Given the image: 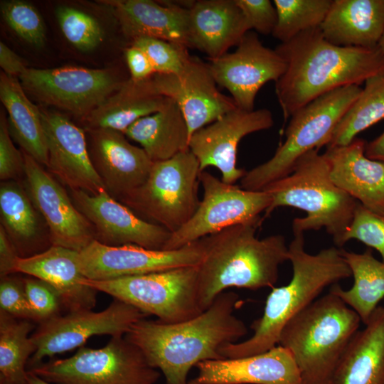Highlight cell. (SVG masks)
Returning a JSON list of instances; mask_svg holds the SVG:
<instances>
[{
    "label": "cell",
    "mask_w": 384,
    "mask_h": 384,
    "mask_svg": "<svg viewBox=\"0 0 384 384\" xmlns=\"http://www.w3.org/2000/svg\"><path fill=\"white\" fill-rule=\"evenodd\" d=\"M218 85L231 95L236 107L253 111L256 95L270 81L275 82L285 72L284 60L275 49L265 46L257 33L248 31L236 49L208 63Z\"/></svg>",
    "instance_id": "cell-16"
},
{
    "label": "cell",
    "mask_w": 384,
    "mask_h": 384,
    "mask_svg": "<svg viewBox=\"0 0 384 384\" xmlns=\"http://www.w3.org/2000/svg\"><path fill=\"white\" fill-rule=\"evenodd\" d=\"M149 316L133 306L114 299L104 310L69 311L38 324L31 334L36 351L28 362V370L46 358L80 348L92 336H124L138 321Z\"/></svg>",
    "instance_id": "cell-13"
},
{
    "label": "cell",
    "mask_w": 384,
    "mask_h": 384,
    "mask_svg": "<svg viewBox=\"0 0 384 384\" xmlns=\"http://www.w3.org/2000/svg\"><path fill=\"white\" fill-rule=\"evenodd\" d=\"M0 216L1 225L20 257H31L47 250L46 241H50L45 237L43 225L46 224L23 183L14 180L1 181Z\"/></svg>",
    "instance_id": "cell-30"
},
{
    "label": "cell",
    "mask_w": 384,
    "mask_h": 384,
    "mask_svg": "<svg viewBox=\"0 0 384 384\" xmlns=\"http://www.w3.org/2000/svg\"><path fill=\"white\" fill-rule=\"evenodd\" d=\"M156 91L173 100L187 122L190 137L237 107L218 88L208 63L191 56L176 74L155 73L151 77Z\"/></svg>",
    "instance_id": "cell-19"
},
{
    "label": "cell",
    "mask_w": 384,
    "mask_h": 384,
    "mask_svg": "<svg viewBox=\"0 0 384 384\" xmlns=\"http://www.w3.org/2000/svg\"><path fill=\"white\" fill-rule=\"evenodd\" d=\"M70 197L92 225L95 240L104 245H135L150 250H163L171 236L169 230L142 218L107 191L90 194L70 190Z\"/></svg>",
    "instance_id": "cell-18"
},
{
    "label": "cell",
    "mask_w": 384,
    "mask_h": 384,
    "mask_svg": "<svg viewBox=\"0 0 384 384\" xmlns=\"http://www.w3.org/2000/svg\"><path fill=\"white\" fill-rule=\"evenodd\" d=\"M378 48L384 53V33L379 41Z\"/></svg>",
    "instance_id": "cell-50"
},
{
    "label": "cell",
    "mask_w": 384,
    "mask_h": 384,
    "mask_svg": "<svg viewBox=\"0 0 384 384\" xmlns=\"http://www.w3.org/2000/svg\"><path fill=\"white\" fill-rule=\"evenodd\" d=\"M342 255L353 277V284L346 290L337 283L329 290L356 311L366 325L384 298V262L375 258L370 249L363 253L342 250Z\"/></svg>",
    "instance_id": "cell-33"
},
{
    "label": "cell",
    "mask_w": 384,
    "mask_h": 384,
    "mask_svg": "<svg viewBox=\"0 0 384 384\" xmlns=\"http://www.w3.org/2000/svg\"><path fill=\"white\" fill-rule=\"evenodd\" d=\"M250 29L262 35L272 34L277 21L276 8L270 0H235Z\"/></svg>",
    "instance_id": "cell-44"
},
{
    "label": "cell",
    "mask_w": 384,
    "mask_h": 384,
    "mask_svg": "<svg viewBox=\"0 0 384 384\" xmlns=\"http://www.w3.org/2000/svg\"><path fill=\"white\" fill-rule=\"evenodd\" d=\"M251 31L235 0L191 1L188 7L189 48L214 60L237 46Z\"/></svg>",
    "instance_id": "cell-25"
},
{
    "label": "cell",
    "mask_w": 384,
    "mask_h": 384,
    "mask_svg": "<svg viewBox=\"0 0 384 384\" xmlns=\"http://www.w3.org/2000/svg\"><path fill=\"white\" fill-rule=\"evenodd\" d=\"M1 13L7 25L23 41L37 47L46 42V27L38 10L21 0L1 1Z\"/></svg>",
    "instance_id": "cell-38"
},
{
    "label": "cell",
    "mask_w": 384,
    "mask_h": 384,
    "mask_svg": "<svg viewBox=\"0 0 384 384\" xmlns=\"http://www.w3.org/2000/svg\"><path fill=\"white\" fill-rule=\"evenodd\" d=\"M129 45L143 50L159 74L180 73L191 56L186 46L158 38H138Z\"/></svg>",
    "instance_id": "cell-39"
},
{
    "label": "cell",
    "mask_w": 384,
    "mask_h": 384,
    "mask_svg": "<svg viewBox=\"0 0 384 384\" xmlns=\"http://www.w3.org/2000/svg\"><path fill=\"white\" fill-rule=\"evenodd\" d=\"M22 152V183L47 225L51 245L81 251L95 240L92 225L59 181L32 156Z\"/></svg>",
    "instance_id": "cell-15"
},
{
    "label": "cell",
    "mask_w": 384,
    "mask_h": 384,
    "mask_svg": "<svg viewBox=\"0 0 384 384\" xmlns=\"http://www.w3.org/2000/svg\"><path fill=\"white\" fill-rule=\"evenodd\" d=\"M263 190L271 195L272 203L262 220L278 207H293L306 213L305 217L294 219L293 233L324 228L336 246L345 244L344 235L358 201L334 183L328 161L319 150L304 154L291 174Z\"/></svg>",
    "instance_id": "cell-6"
},
{
    "label": "cell",
    "mask_w": 384,
    "mask_h": 384,
    "mask_svg": "<svg viewBox=\"0 0 384 384\" xmlns=\"http://www.w3.org/2000/svg\"><path fill=\"white\" fill-rule=\"evenodd\" d=\"M365 154L370 159L384 162V132L370 142L367 143Z\"/></svg>",
    "instance_id": "cell-48"
},
{
    "label": "cell",
    "mask_w": 384,
    "mask_h": 384,
    "mask_svg": "<svg viewBox=\"0 0 384 384\" xmlns=\"http://www.w3.org/2000/svg\"><path fill=\"white\" fill-rule=\"evenodd\" d=\"M78 254V251L51 245L35 255L19 257L16 270L51 285L68 312L92 309L97 291L83 283L85 277L80 271Z\"/></svg>",
    "instance_id": "cell-26"
},
{
    "label": "cell",
    "mask_w": 384,
    "mask_h": 384,
    "mask_svg": "<svg viewBox=\"0 0 384 384\" xmlns=\"http://www.w3.org/2000/svg\"><path fill=\"white\" fill-rule=\"evenodd\" d=\"M198 266L83 283L154 315L158 321L175 324L203 312L198 297Z\"/></svg>",
    "instance_id": "cell-10"
},
{
    "label": "cell",
    "mask_w": 384,
    "mask_h": 384,
    "mask_svg": "<svg viewBox=\"0 0 384 384\" xmlns=\"http://www.w3.org/2000/svg\"><path fill=\"white\" fill-rule=\"evenodd\" d=\"M333 0H274L277 21L272 36L285 43L299 33L319 28Z\"/></svg>",
    "instance_id": "cell-36"
},
{
    "label": "cell",
    "mask_w": 384,
    "mask_h": 384,
    "mask_svg": "<svg viewBox=\"0 0 384 384\" xmlns=\"http://www.w3.org/2000/svg\"><path fill=\"white\" fill-rule=\"evenodd\" d=\"M361 90L356 85L339 87L295 112L285 129V141L270 159L246 172L240 179V188L262 191L291 174L304 154L326 146L337 124Z\"/></svg>",
    "instance_id": "cell-7"
},
{
    "label": "cell",
    "mask_w": 384,
    "mask_h": 384,
    "mask_svg": "<svg viewBox=\"0 0 384 384\" xmlns=\"http://www.w3.org/2000/svg\"><path fill=\"white\" fill-rule=\"evenodd\" d=\"M23 283L34 322L38 324L61 314L60 297L51 285L33 277L23 278Z\"/></svg>",
    "instance_id": "cell-41"
},
{
    "label": "cell",
    "mask_w": 384,
    "mask_h": 384,
    "mask_svg": "<svg viewBox=\"0 0 384 384\" xmlns=\"http://www.w3.org/2000/svg\"><path fill=\"white\" fill-rule=\"evenodd\" d=\"M361 321L356 312L329 290L286 324L278 345L292 353L302 384H331Z\"/></svg>",
    "instance_id": "cell-5"
},
{
    "label": "cell",
    "mask_w": 384,
    "mask_h": 384,
    "mask_svg": "<svg viewBox=\"0 0 384 384\" xmlns=\"http://www.w3.org/2000/svg\"><path fill=\"white\" fill-rule=\"evenodd\" d=\"M286 63L275 82L284 122L320 96L356 85L384 73V53L378 48L334 45L319 28L304 31L275 48Z\"/></svg>",
    "instance_id": "cell-2"
},
{
    "label": "cell",
    "mask_w": 384,
    "mask_h": 384,
    "mask_svg": "<svg viewBox=\"0 0 384 384\" xmlns=\"http://www.w3.org/2000/svg\"><path fill=\"white\" fill-rule=\"evenodd\" d=\"M88 151L107 192L119 201L147 178L154 162L127 137L110 129H86Z\"/></svg>",
    "instance_id": "cell-21"
},
{
    "label": "cell",
    "mask_w": 384,
    "mask_h": 384,
    "mask_svg": "<svg viewBox=\"0 0 384 384\" xmlns=\"http://www.w3.org/2000/svg\"><path fill=\"white\" fill-rule=\"evenodd\" d=\"M384 119V73L365 81V86L341 117L326 145L339 146L351 143L356 135Z\"/></svg>",
    "instance_id": "cell-35"
},
{
    "label": "cell",
    "mask_w": 384,
    "mask_h": 384,
    "mask_svg": "<svg viewBox=\"0 0 384 384\" xmlns=\"http://www.w3.org/2000/svg\"><path fill=\"white\" fill-rule=\"evenodd\" d=\"M124 134L139 144L154 163L189 150L187 122L176 102L168 97L158 112L138 119Z\"/></svg>",
    "instance_id": "cell-31"
},
{
    "label": "cell",
    "mask_w": 384,
    "mask_h": 384,
    "mask_svg": "<svg viewBox=\"0 0 384 384\" xmlns=\"http://www.w3.org/2000/svg\"><path fill=\"white\" fill-rule=\"evenodd\" d=\"M24 175L23 152L14 146L4 111L0 114V179L18 181Z\"/></svg>",
    "instance_id": "cell-42"
},
{
    "label": "cell",
    "mask_w": 384,
    "mask_h": 384,
    "mask_svg": "<svg viewBox=\"0 0 384 384\" xmlns=\"http://www.w3.org/2000/svg\"><path fill=\"white\" fill-rule=\"evenodd\" d=\"M351 239L376 250L384 262V216L373 213L358 202L344 235V243Z\"/></svg>",
    "instance_id": "cell-40"
},
{
    "label": "cell",
    "mask_w": 384,
    "mask_h": 384,
    "mask_svg": "<svg viewBox=\"0 0 384 384\" xmlns=\"http://www.w3.org/2000/svg\"><path fill=\"white\" fill-rule=\"evenodd\" d=\"M128 45L142 37L161 39L189 48L188 7L151 0H106Z\"/></svg>",
    "instance_id": "cell-24"
},
{
    "label": "cell",
    "mask_w": 384,
    "mask_h": 384,
    "mask_svg": "<svg viewBox=\"0 0 384 384\" xmlns=\"http://www.w3.org/2000/svg\"><path fill=\"white\" fill-rule=\"evenodd\" d=\"M365 326L347 346L331 384H384V306H378Z\"/></svg>",
    "instance_id": "cell-28"
},
{
    "label": "cell",
    "mask_w": 384,
    "mask_h": 384,
    "mask_svg": "<svg viewBox=\"0 0 384 384\" xmlns=\"http://www.w3.org/2000/svg\"><path fill=\"white\" fill-rule=\"evenodd\" d=\"M262 220L235 225L203 238L198 265V297L202 311L230 287L273 288L280 265L289 260L284 236H256Z\"/></svg>",
    "instance_id": "cell-3"
},
{
    "label": "cell",
    "mask_w": 384,
    "mask_h": 384,
    "mask_svg": "<svg viewBox=\"0 0 384 384\" xmlns=\"http://www.w3.org/2000/svg\"><path fill=\"white\" fill-rule=\"evenodd\" d=\"M273 124L272 114L267 109L248 112L236 107L193 132L189 150L198 159L201 171L214 166L221 172L223 182L233 184L247 172L236 166L239 142L244 137Z\"/></svg>",
    "instance_id": "cell-17"
},
{
    "label": "cell",
    "mask_w": 384,
    "mask_h": 384,
    "mask_svg": "<svg viewBox=\"0 0 384 384\" xmlns=\"http://www.w3.org/2000/svg\"><path fill=\"white\" fill-rule=\"evenodd\" d=\"M204 252L203 238L175 250H150L135 245L110 246L94 240L79 252L83 276L104 281L198 266Z\"/></svg>",
    "instance_id": "cell-14"
},
{
    "label": "cell",
    "mask_w": 384,
    "mask_h": 384,
    "mask_svg": "<svg viewBox=\"0 0 384 384\" xmlns=\"http://www.w3.org/2000/svg\"><path fill=\"white\" fill-rule=\"evenodd\" d=\"M166 99L156 91L151 78H129L81 122L85 130L110 129L124 134L138 119L158 112Z\"/></svg>",
    "instance_id": "cell-29"
},
{
    "label": "cell",
    "mask_w": 384,
    "mask_h": 384,
    "mask_svg": "<svg viewBox=\"0 0 384 384\" xmlns=\"http://www.w3.org/2000/svg\"><path fill=\"white\" fill-rule=\"evenodd\" d=\"M0 66L3 73L16 78L28 68L25 61L3 42L0 43Z\"/></svg>",
    "instance_id": "cell-47"
},
{
    "label": "cell",
    "mask_w": 384,
    "mask_h": 384,
    "mask_svg": "<svg viewBox=\"0 0 384 384\" xmlns=\"http://www.w3.org/2000/svg\"><path fill=\"white\" fill-rule=\"evenodd\" d=\"M366 142L355 138L329 146L325 156L334 183L373 213L384 216V162L368 158Z\"/></svg>",
    "instance_id": "cell-23"
},
{
    "label": "cell",
    "mask_w": 384,
    "mask_h": 384,
    "mask_svg": "<svg viewBox=\"0 0 384 384\" xmlns=\"http://www.w3.org/2000/svg\"><path fill=\"white\" fill-rule=\"evenodd\" d=\"M33 321L0 310V384H28L26 366L36 351Z\"/></svg>",
    "instance_id": "cell-34"
},
{
    "label": "cell",
    "mask_w": 384,
    "mask_h": 384,
    "mask_svg": "<svg viewBox=\"0 0 384 384\" xmlns=\"http://www.w3.org/2000/svg\"><path fill=\"white\" fill-rule=\"evenodd\" d=\"M25 92L40 103L66 111L81 121L127 79L105 69L28 68L19 77Z\"/></svg>",
    "instance_id": "cell-12"
},
{
    "label": "cell",
    "mask_w": 384,
    "mask_h": 384,
    "mask_svg": "<svg viewBox=\"0 0 384 384\" xmlns=\"http://www.w3.org/2000/svg\"><path fill=\"white\" fill-rule=\"evenodd\" d=\"M288 255L293 270L290 282L272 288L262 316L251 325L254 333L249 338L220 348L224 358L253 356L277 346L284 326L292 317L316 300L325 288L351 276L341 249L331 247L309 254L304 249L303 233H294Z\"/></svg>",
    "instance_id": "cell-4"
},
{
    "label": "cell",
    "mask_w": 384,
    "mask_h": 384,
    "mask_svg": "<svg viewBox=\"0 0 384 384\" xmlns=\"http://www.w3.org/2000/svg\"><path fill=\"white\" fill-rule=\"evenodd\" d=\"M200 164L190 150L154 162L146 181L119 200L142 218L173 233L193 215L200 201Z\"/></svg>",
    "instance_id": "cell-8"
},
{
    "label": "cell",
    "mask_w": 384,
    "mask_h": 384,
    "mask_svg": "<svg viewBox=\"0 0 384 384\" xmlns=\"http://www.w3.org/2000/svg\"><path fill=\"white\" fill-rule=\"evenodd\" d=\"M240 301L234 292L220 294L198 316L175 324L141 319L124 337L160 370L164 384H188V374L200 362L224 358L219 351L247 334L245 323L234 314Z\"/></svg>",
    "instance_id": "cell-1"
},
{
    "label": "cell",
    "mask_w": 384,
    "mask_h": 384,
    "mask_svg": "<svg viewBox=\"0 0 384 384\" xmlns=\"http://www.w3.org/2000/svg\"><path fill=\"white\" fill-rule=\"evenodd\" d=\"M47 149V170L70 190L106 191L91 161L85 133L65 115L40 108Z\"/></svg>",
    "instance_id": "cell-20"
},
{
    "label": "cell",
    "mask_w": 384,
    "mask_h": 384,
    "mask_svg": "<svg viewBox=\"0 0 384 384\" xmlns=\"http://www.w3.org/2000/svg\"><path fill=\"white\" fill-rule=\"evenodd\" d=\"M319 28L336 46L378 48L384 33V0H333Z\"/></svg>",
    "instance_id": "cell-27"
},
{
    "label": "cell",
    "mask_w": 384,
    "mask_h": 384,
    "mask_svg": "<svg viewBox=\"0 0 384 384\" xmlns=\"http://www.w3.org/2000/svg\"><path fill=\"white\" fill-rule=\"evenodd\" d=\"M0 310L18 319L34 322L24 288L23 278L6 276L0 282Z\"/></svg>",
    "instance_id": "cell-43"
},
{
    "label": "cell",
    "mask_w": 384,
    "mask_h": 384,
    "mask_svg": "<svg viewBox=\"0 0 384 384\" xmlns=\"http://www.w3.org/2000/svg\"><path fill=\"white\" fill-rule=\"evenodd\" d=\"M28 371L50 384H156L161 373L124 336L104 347L79 348L72 356L41 363Z\"/></svg>",
    "instance_id": "cell-9"
},
{
    "label": "cell",
    "mask_w": 384,
    "mask_h": 384,
    "mask_svg": "<svg viewBox=\"0 0 384 384\" xmlns=\"http://www.w3.org/2000/svg\"><path fill=\"white\" fill-rule=\"evenodd\" d=\"M188 384H302L293 356L277 345L262 353L198 363Z\"/></svg>",
    "instance_id": "cell-22"
},
{
    "label": "cell",
    "mask_w": 384,
    "mask_h": 384,
    "mask_svg": "<svg viewBox=\"0 0 384 384\" xmlns=\"http://www.w3.org/2000/svg\"><path fill=\"white\" fill-rule=\"evenodd\" d=\"M20 256L6 233L0 225V277H4L16 272V267Z\"/></svg>",
    "instance_id": "cell-46"
},
{
    "label": "cell",
    "mask_w": 384,
    "mask_h": 384,
    "mask_svg": "<svg viewBox=\"0 0 384 384\" xmlns=\"http://www.w3.org/2000/svg\"><path fill=\"white\" fill-rule=\"evenodd\" d=\"M27 380L28 384H50L29 371H28Z\"/></svg>",
    "instance_id": "cell-49"
},
{
    "label": "cell",
    "mask_w": 384,
    "mask_h": 384,
    "mask_svg": "<svg viewBox=\"0 0 384 384\" xmlns=\"http://www.w3.org/2000/svg\"><path fill=\"white\" fill-rule=\"evenodd\" d=\"M203 200L191 219L171 236L163 250H175L228 227L262 220L272 203L266 191H247L228 184L208 171L199 174Z\"/></svg>",
    "instance_id": "cell-11"
},
{
    "label": "cell",
    "mask_w": 384,
    "mask_h": 384,
    "mask_svg": "<svg viewBox=\"0 0 384 384\" xmlns=\"http://www.w3.org/2000/svg\"><path fill=\"white\" fill-rule=\"evenodd\" d=\"M0 100L8 112L12 139L43 166L48 164V149L41 110L28 97L20 81L1 72Z\"/></svg>",
    "instance_id": "cell-32"
},
{
    "label": "cell",
    "mask_w": 384,
    "mask_h": 384,
    "mask_svg": "<svg viewBox=\"0 0 384 384\" xmlns=\"http://www.w3.org/2000/svg\"><path fill=\"white\" fill-rule=\"evenodd\" d=\"M124 57L131 79L144 80L156 73L149 58L140 48L128 45L124 50Z\"/></svg>",
    "instance_id": "cell-45"
},
{
    "label": "cell",
    "mask_w": 384,
    "mask_h": 384,
    "mask_svg": "<svg viewBox=\"0 0 384 384\" xmlns=\"http://www.w3.org/2000/svg\"><path fill=\"white\" fill-rule=\"evenodd\" d=\"M55 14L62 33L77 49L90 51L102 42V28L89 14L65 6L58 7Z\"/></svg>",
    "instance_id": "cell-37"
}]
</instances>
